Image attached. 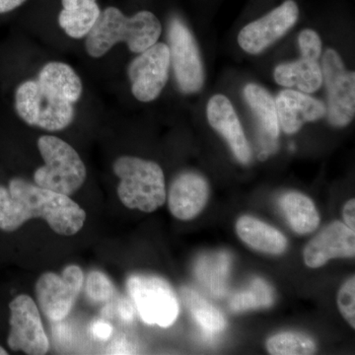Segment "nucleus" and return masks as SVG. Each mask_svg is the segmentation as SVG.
<instances>
[{
    "label": "nucleus",
    "instance_id": "393cba45",
    "mask_svg": "<svg viewBox=\"0 0 355 355\" xmlns=\"http://www.w3.org/2000/svg\"><path fill=\"white\" fill-rule=\"evenodd\" d=\"M229 263V257L225 254L200 259L198 263V275L200 282L216 293H221L225 286Z\"/></svg>",
    "mask_w": 355,
    "mask_h": 355
},
{
    "label": "nucleus",
    "instance_id": "423d86ee",
    "mask_svg": "<svg viewBox=\"0 0 355 355\" xmlns=\"http://www.w3.org/2000/svg\"><path fill=\"white\" fill-rule=\"evenodd\" d=\"M128 292L142 321L162 328L172 326L179 315V303L172 286L155 275H132Z\"/></svg>",
    "mask_w": 355,
    "mask_h": 355
},
{
    "label": "nucleus",
    "instance_id": "2f4dec72",
    "mask_svg": "<svg viewBox=\"0 0 355 355\" xmlns=\"http://www.w3.org/2000/svg\"><path fill=\"white\" fill-rule=\"evenodd\" d=\"M119 313H120L121 319L128 322V323H130L135 319V308H133L132 303L125 300V299L121 301L120 305H119Z\"/></svg>",
    "mask_w": 355,
    "mask_h": 355
},
{
    "label": "nucleus",
    "instance_id": "412c9836",
    "mask_svg": "<svg viewBox=\"0 0 355 355\" xmlns=\"http://www.w3.org/2000/svg\"><path fill=\"white\" fill-rule=\"evenodd\" d=\"M275 81L287 88H297L300 92L314 93L323 85L321 65L318 60L301 57L295 62L277 65Z\"/></svg>",
    "mask_w": 355,
    "mask_h": 355
},
{
    "label": "nucleus",
    "instance_id": "7c9ffc66",
    "mask_svg": "<svg viewBox=\"0 0 355 355\" xmlns=\"http://www.w3.org/2000/svg\"><path fill=\"white\" fill-rule=\"evenodd\" d=\"M343 216L345 225L354 230L355 229V200L354 198L345 203L343 209Z\"/></svg>",
    "mask_w": 355,
    "mask_h": 355
},
{
    "label": "nucleus",
    "instance_id": "1a4fd4ad",
    "mask_svg": "<svg viewBox=\"0 0 355 355\" xmlns=\"http://www.w3.org/2000/svg\"><path fill=\"white\" fill-rule=\"evenodd\" d=\"M83 284V270L76 265L67 266L60 275L43 273L35 286L42 312L53 321H62L73 308Z\"/></svg>",
    "mask_w": 355,
    "mask_h": 355
},
{
    "label": "nucleus",
    "instance_id": "dca6fc26",
    "mask_svg": "<svg viewBox=\"0 0 355 355\" xmlns=\"http://www.w3.org/2000/svg\"><path fill=\"white\" fill-rule=\"evenodd\" d=\"M245 99L258 121L261 151L259 158L266 160L277 147L279 121L275 99L265 88L249 83L244 88Z\"/></svg>",
    "mask_w": 355,
    "mask_h": 355
},
{
    "label": "nucleus",
    "instance_id": "bb28decb",
    "mask_svg": "<svg viewBox=\"0 0 355 355\" xmlns=\"http://www.w3.org/2000/svg\"><path fill=\"white\" fill-rule=\"evenodd\" d=\"M85 292L87 297L96 303L106 302L113 297L116 289L113 282L105 273L93 270L86 279Z\"/></svg>",
    "mask_w": 355,
    "mask_h": 355
},
{
    "label": "nucleus",
    "instance_id": "9d476101",
    "mask_svg": "<svg viewBox=\"0 0 355 355\" xmlns=\"http://www.w3.org/2000/svg\"><path fill=\"white\" fill-rule=\"evenodd\" d=\"M9 309L10 331L7 343L10 349L29 355L46 354L50 343L34 300L29 295L20 294L9 303Z\"/></svg>",
    "mask_w": 355,
    "mask_h": 355
},
{
    "label": "nucleus",
    "instance_id": "473e14b6",
    "mask_svg": "<svg viewBox=\"0 0 355 355\" xmlns=\"http://www.w3.org/2000/svg\"><path fill=\"white\" fill-rule=\"evenodd\" d=\"M26 1L27 0H0V14L11 12Z\"/></svg>",
    "mask_w": 355,
    "mask_h": 355
},
{
    "label": "nucleus",
    "instance_id": "ddd939ff",
    "mask_svg": "<svg viewBox=\"0 0 355 355\" xmlns=\"http://www.w3.org/2000/svg\"><path fill=\"white\" fill-rule=\"evenodd\" d=\"M354 230L342 222L335 221L306 245L303 256L306 266L317 268L331 259L354 258Z\"/></svg>",
    "mask_w": 355,
    "mask_h": 355
},
{
    "label": "nucleus",
    "instance_id": "f03ea898",
    "mask_svg": "<svg viewBox=\"0 0 355 355\" xmlns=\"http://www.w3.org/2000/svg\"><path fill=\"white\" fill-rule=\"evenodd\" d=\"M162 32L160 21L150 11L125 15L109 6L101 11L97 22L86 36V53L93 58L104 57L116 44L125 43L128 50L140 53L157 43Z\"/></svg>",
    "mask_w": 355,
    "mask_h": 355
},
{
    "label": "nucleus",
    "instance_id": "f257e3e1",
    "mask_svg": "<svg viewBox=\"0 0 355 355\" xmlns=\"http://www.w3.org/2000/svg\"><path fill=\"white\" fill-rule=\"evenodd\" d=\"M85 210L69 196L55 193L22 178H13L8 188L0 186V229L14 232L30 219H44L62 236L76 235L86 221Z\"/></svg>",
    "mask_w": 355,
    "mask_h": 355
},
{
    "label": "nucleus",
    "instance_id": "9b49d317",
    "mask_svg": "<svg viewBox=\"0 0 355 355\" xmlns=\"http://www.w3.org/2000/svg\"><path fill=\"white\" fill-rule=\"evenodd\" d=\"M170 67L168 44L155 43L139 53L128 67V76L135 99L144 103L157 99L167 84Z\"/></svg>",
    "mask_w": 355,
    "mask_h": 355
},
{
    "label": "nucleus",
    "instance_id": "0eeeda50",
    "mask_svg": "<svg viewBox=\"0 0 355 355\" xmlns=\"http://www.w3.org/2000/svg\"><path fill=\"white\" fill-rule=\"evenodd\" d=\"M168 40L170 64L180 90L184 94L198 92L205 81L200 51L190 29L177 16L170 20Z\"/></svg>",
    "mask_w": 355,
    "mask_h": 355
},
{
    "label": "nucleus",
    "instance_id": "4be33fe9",
    "mask_svg": "<svg viewBox=\"0 0 355 355\" xmlns=\"http://www.w3.org/2000/svg\"><path fill=\"white\" fill-rule=\"evenodd\" d=\"M289 225L299 235L314 232L320 224V216L314 202L296 191L286 193L280 202Z\"/></svg>",
    "mask_w": 355,
    "mask_h": 355
},
{
    "label": "nucleus",
    "instance_id": "c85d7f7f",
    "mask_svg": "<svg viewBox=\"0 0 355 355\" xmlns=\"http://www.w3.org/2000/svg\"><path fill=\"white\" fill-rule=\"evenodd\" d=\"M298 43L303 58L319 60L322 53V41L316 32L311 29L303 30L299 34Z\"/></svg>",
    "mask_w": 355,
    "mask_h": 355
},
{
    "label": "nucleus",
    "instance_id": "c756f323",
    "mask_svg": "<svg viewBox=\"0 0 355 355\" xmlns=\"http://www.w3.org/2000/svg\"><path fill=\"white\" fill-rule=\"evenodd\" d=\"M91 331H92L93 336L95 338H100V340H107L113 333V328L107 322L97 321L92 324Z\"/></svg>",
    "mask_w": 355,
    "mask_h": 355
},
{
    "label": "nucleus",
    "instance_id": "6e6552de",
    "mask_svg": "<svg viewBox=\"0 0 355 355\" xmlns=\"http://www.w3.org/2000/svg\"><path fill=\"white\" fill-rule=\"evenodd\" d=\"M321 69L328 91L329 121L334 127H345L355 114L354 72L345 69L342 58L331 49L324 51Z\"/></svg>",
    "mask_w": 355,
    "mask_h": 355
},
{
    "label": "nucleus",
    "instance_id": "f8f14e48",
    "mask_svg": "<svg viewBox=\"0 0 355 355\" xmlns=\"http://www.w3.org/2000/svg\"><path fill=\"white\" fill-rule=\"evenodd\" d=\"M298 15L297 4L286 0L263 17L245 26L238 36V43L247 53H260L291 29Z\"/></svg>",
    "mask_w": 355,
    "mask_h": 355
},
{
    "label": "nucleus",
    "instance_id": "b1692460",
    "mask_svg": "<svg viewBox=\"0 0 355 355\" xmlns=\"http://www.w3.org/2000/svg\"><path fill=\"white\" fill-rule=\"evenodd\" d=\"M266 349L273 355H306L316 352V343L304 334L286 331L268 338Z\"/></svg>",
    "mask_w": 355,
    "mask_h": 355
},
{
    "label": "nucleus",
    "instance_id": "6ab92c4d",
    "mask_svg": "<svg viewBox=\"0 0 355 355\" xmlns=\"http://www.w3.org/2000/svg\"><path fill=\"white\" fill-rule=\"evenodd\" d=\"M236 232L245 244L261 253L280 254L287 248L286 236L254 217H240L236 223Z\"/></svg>",
    "mask_w": 355,
    "mask_h": 355
},
{
    "label": "nucleus",
    "instance_id": "39448f33",
    "mask_svg": "<svg viewBox=\"0 0 355 355\" xmlns=\"http://www.w3.org/2000/svg\"><path fill=\"white\" fill-rule=\"evenodd\" d=\"M14 107L25 123L46 132L64 130L76 118L73 104L51 94L33 79L16 88Z\"/></svg>",
    "mask_w": 355,
    "mask_h": 355
},
{
    "label": "nucleus",
    "instance_id": "a878e982",
    "mask_svg": "<svg viewBox=\"0 0 355 355\" xmlns=\"http://www.w3.org/2000/svg\"><path fill=\"white\" fill-rule=\"evenodd\" d=\"M272 288L263 279H257L252 282L251 287L246 291L236 294L230 301L231 309L235 312L268 307L272 304Z\"/></svg>",
    "mask_w": 355,
    "mask_h": 355
},
{
    "label": "nucleus",
    "instance_id": "f3484780",
    "mask_svg": "<svg viewBox=\"0 0 355 355\" xmlns=\"http://www.w3.org/2000/svg\"><path fill=\"white\" fill-rule=\"evenodd\" d=\"M279 127L284 132L293 135L306 123L324 118L327 107L323 102L299 91H282L275 99Z\"/></svg>",
    "mask_w": 355,
    "mask_h": 355
},
{
    "label": "nucleus",
    "instance_id": "4468645a",
    "mask_svg": "<svg viewBox=\"0 0 355 355\" xmlns=\"http://www.w3.org/2000/svg\"><path fill=\"white\" fill-rule=\"evenodd\" d=\"M209 198L207 180L195 172H184L173 181L168 193L172 216L179 220L196 218L205 209Z\"/></svg>",
    "mask_w": 355,
    "mask_h": 355
},
{
    "label": "nucleus",
    "instance_id": "5701e85b",
    "mask_svg": "<svg viewBox=\"0 0 355 355\" xmlns=\"http://www.w3.org/2000/svg\"><path fill=\"white\" fill-rule=\"evenodd\" d=\"M184 298L191 315L207 335H216L224 330L226 327L225 318L214 305L190 289H184Z\"/></svg>",
    "mask_w": 355,
    "mask_h": 355
},
{
    "label": "nucleus",
    "instance_id": "aec40b11",
    "mask_svg": "<svg viewBox=\"0 0 355 355\" xmlns=\"http://www.w3.org/2000/svg\"><path fill=\"white\" fill-rule=\"evenodd\" d=\"M62 6L60 27L70 38H86L101 14L97 0H62Z\"/></svg>",
    "mask_w": 355,
    "mask_h": 355
},
{
    "label": "nucleus",
    "instance_id": "cd10ccee",
    "mask_svg": "<svg viewBox=\"0 0 355 355\" xmlns=\"http://www.w3.org/2000/svg\"><path fill=\"white\" fill-rule=\"evenodd\" d=\"M338 306L347 323L355 328V277H350L340 289Z\"/></svg>",
    "mask_w": 355,
    "mask_h": 355
},
{
    "label": "nucleus",
    "instance_id": "a211bd4d",
    "mask_svg": "<svg viewBox=\"0 0 355 355\" xmlns=\"http://www.w3.org/2000/svg\"><path fill=\"white\" fill-rule=\"evenodd\" d=\"M49 93L76 104L83 94V84L76 70L62 62H50L44 65L36 79Z\"/></svg>",
    "mask_w": 355,
    "mask_h": 355
},
{
    "label": "nucleus",
    "instance_id": "72a5a7b5",
    "mask_svg": "<svg viewBox=\"0 0 355 355\" xmlns=\"http://www.w3.org/2000/svg\"><path fill=\"white\" fill-rule=\"evenodd\" d=\"M7 354H8V352H7L6 350L3 349V347H0V355Z\"/></svg>",
    "mask_w": 355,
    "mask_h": 355
},
{
    "label": "nucleus",
    "instance_id": "7ed1b4c3",
    "mask_svg": "<svg viewBox=\"0 0 355 355\" xmlns=\"http://www.w3.org/2000/svg\"><path fill=\"white\" fill-rule=\"evenodd\" d=\"M120 180L118 197L130 209L155 211L166 202V184L162 168L154 161L135 156H121L113 164Z\"/></svg>",
    "mask_w": 355,
    "mask_h": 355
},
{
    "label": "nucleus",
    "instance_id": "20e7f679",
    "mask_svg": "<svg viewBox=\"0 0 355 355\" xmlns=\"http://www.w3.org/2000/svg\"><path fill=\"white\" fill-rule=\"evenodd\" d=\"M37 146L44 164L35 171V184L69 197L76 193L87 178L86 166L76 149L55 135H42Z\"/></svg>",
    "mask_w": 355,
    "mask_h": 355
},
{
    "label": "nucleus",
    "instance_id": "2eb2a0df",
    "mask_svg": "<svg viewBox=\"0 0 355 355\" xmlns=\"http://www.w3.org/2000/svg\"><path fill=\"white\" fill-rule=\"evenodd\" d=\"M207 114L209 125L225 139L235 157L248 164L252 158L251 147L230 100L224 95H214L207 104Z\"/></svg>",
    "mask_w": 355,
    "mask_h": 355
}]
</instances>
